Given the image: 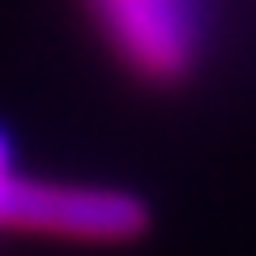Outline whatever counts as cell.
<instances>
[{"label":"cell","mask_w":256,"mask_h":256,"mask_svg":"<svg viewBox=\"0 0 256 256\" xmlns=\"http://www.w3.org/2000/svg\"><path fill=\"white\" fill-rule=\"evenodd\" d=\"M13 180H18V166H13V154H9V141H4V132H0V205H4V196H9Z\"/></svg>","instance_id":"3957f363"},{"label":"cell","mask_w":256,"mask_h":256,"mask_svg":"<svg viewBox=\"0 0 256 256\" xmlns=\"http://www.w3.org/2000/svg\"><path fill=\"white\" fill-rule=\"evenodd\" d=\"M111 47L132 73L150 82H180L201 47L196 0H90Z\"/></svg>","instance_id":"7a4b0ae2"},{"label":"cell","mask_w":256,"mask_h":256,"mask_svg":"<svg viewBox=\"0 0 256 256\" xmlns=\"http://www.w3.org/2000/svg\"><path fill=\"white\" fill-rule=\"evenodd\" d=\"M150 210L132 192L90 188V184H56L18 175L0 205V230L73 244H128L146 235Z\"/></svg>","instance_id":"6da1fadb"}]
</instances>
